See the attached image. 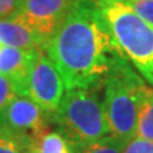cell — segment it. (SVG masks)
<instances>
[{
    "label": "cell",
    "instance_id": "obj_12",
    "mask_svg": "<svg viewBox=\"0 0 153 153\" xmlns=\"http://www.w3.org/2000/svg\"><path fill=\"white\" fill-rule=\"evenodd\" d=\"M37 153H73L69 142L59 131H47L33 140Z\"/></svg>",
    "mask_w": 153,
    "mask_h": 153
},
{
    "label": "cell",
    "instance_id": "obj_7",
    "mask_svg": "<svg viewBox=\"0 0 153 153\" xmlns=\"http://www.w3.org/2000/svg\"><path fill=\"white\" fill-rule=\"evenodd\" d=\"M49 116L28 97L17 96L4 110L0 120L17 133L37 139L49 131Z\"/></svg>",
    "mask_w": 153,
    "mask_h": 153
},
{
    "label": "cell",
    "instance_id": "obj_15",
    "mask_svg": "<svg viewBox=\"0 0 153 153\" xmlns=\"http://www.w3.org/2000/svg\"><path fill=\"white\" fill-rule=\"evenodd\" d=\"M143 21L153 27V0H124Z\"/></svg>",
    "mask_w": 153,
    "mask_h": 153
},
{
    "label": "cell",
    "instance_id": "obj_5",
    "mask_svg": "<svg viewBox=\"0 0 153 153\" xmlns=\"http://www.w3.org/2000/svg\"><path fill=\"white\" fill-rule=\"evenodd\" d=\"M65 84L59 70L45 51H37L33 57L27 82V97L46 114L52 115L65 93Z\"/></svg>",
    "mask_w": 153,
    "mask_h": 153
},
{
    "label": "cell",
    "instance_id": "obj_11",
    "mask_svg": "<svg viewBox=\"0 0 153 153\" xmlns=\"http://www.w3.org/2000/svg\"><path fill=\"white\" fill-rule=\"evenodd\" d=\"M33 139L17 133L0 120V153H21Z\"/></svg>",
    "mask_w": 153,
    "mask_h": 153
},
{
    "label": "cell",
    "instance_id": "obj_3",
    "mask_svg": "<svg viewBox=\"0 0 153 153\" xmlns=\"http://www.w3.org/2000/svg\"><path fill=\"white\" fill-rule=\"evenodd\" d=\"M115 42L144 80L153 85V27L124 0H94Z\"/></svg>",
    "mask_w": 153,
    "mask_h": 153
},
{
    "label": "cell",
    "instance_id": "obj_4",
    "mask_svg": "<svg viewBox=\"0 0 153 153\" xmlns=\"http://www.w3.org/2000/svg\"><path fill=\"white\" fill-rule=\"evenodd\" d=\"M146 83L129 60L117 65L103 83V103L110 131L124 140L135 137L138 110Z\"/></svg>",
    "mask_w": 153,
    "mask_h": 153
},
{
    "label": "cell",
    "instance_id": "obj_6",
    "mask_svg": "<svg viewBox=\"0 0 153 153\" xmlns=\"http://www.w3.org/2000/svg\"><path fill=\"white\" fill-rule=\"evenodd\" d=\"M75 0H19L14 14L38 33L50 38Z\"/></svg>",
    "mask_w": 153,
    "mask_h": 153
},
{
    "label": "cell",
    "instance_id": "obj_1",
    "mask_svg": "<svg viewBox=\"0 0 153 153\" xmlns=\"http://www.w3.org/2000/svg\"><path fill=\"white\" fill-rule=\"evenodd\" d=\"M65 89L101 88L125 60L94 0H75L45 49Z\"/></svg>",
    "mask_w": 153,
    "mask_h": 153
},
{
    "label": "cell",
    "instance_id": "obj_10",
    "mask_svg": "<svg viewBox=\"0 0 153 153\" xmlns=\"http://www.w3.org/2000/svg\"><path fill=\"white\" fill-rule=\"evenodd\" d=\"M135 137L153 142V88L147 85L143 91L138 110Z\"/></svg>",
    "mask_w": 153,
    "mask_h": 153
},
{
    "label": "cell",
    "instance_id": "obj_2",
    "mask_svg": "<svg viewBox=\"0 0 153 153\" xmlns=\"http://www.w3.org/2000/svg\"><path fill=\"white\" fill-rule=\"evenodd\" d=\"M100 88L66 89L51 115L59 133L75 149L111 134Z\"/></svg>",
    "mask_w": 153,
    "mask_h": 153
},
{
    "label": "cell",
    "instance_id": "obj_9",
    "mask_svg": "<svg viewBox=\"0 0 153 153\" xmlns=\"http://www.w3.org/2000/svg\"><path fill=\"white\" fill-rule=\"evenodd\" d=\"M36 52L0 45V75L10 79L23 97H27L28 74Z\"/></svg>",
    "mask_w": 153,
    "mask_h": 153
},
{
    "label": "cell",
    "instance_id": "obj_14",
    "mask_svg": "<svg viewBox=\"0 0 153 153\" xmlns=\"http://www.w3.org/2000/svg\"><path fill=\"white\" fill-rule=\"evenodd\" d=\"M17 96H19V93L12 80L4 75H0V116Z\"/></svg>",
    "mask_w": 153,
    "mask_h": 153
},
{
    "label": "cell",
    "instance_id": "obj_13",
    "mask_svg": "<svg viewBox=\"0 0 153 153\" xmlns=\"http://www.w3.org/2000/svg\"><path fill=\"white\" fill-rule=\"evenodd\" d=\"M125 144L126 140L108 134L88 146L76 149V153H123Z\"/></svg>",
    "mask_w": 153,
    "mask_h": 153
},
{
    "label": "cell",
    "instance_id": "obj_8",
    "mask_svg": "<svg viewBox=\"0 0 153 153\" xmlns=\"http://www.w3.org/2000/svg\"><path fill=\"white\" fill-rule=\"evenodd\" d=\"M49 38L16 16L0 18V45L31 51H45Z\"/></svg>",
    "mask_w": 153,
    "mask_h": 153
},
{
    "label": "cell",
    "instance_id": "obj_18",
    "mask_svg": "<svg viewBox=\"0 0 153 153\" xmlns=\"http://www.w3.org/2000/svg\"><path fill=\"white\" fill-rule=\"evenodd\" d=\"M21 153H37V152H36V149H35V146H33V142H32V143H30V144H28L27 147L23 148Z\"/></svg>",
    "mask_w": 153,
    "mask_h": 153
},
{
    "label": "cell",
    "instance_id": "obj_16",
    "mask_svg": "<svg viewBox=\"0 0 153 153\" xmlns=\"http://www.w3.org/2000/svg\"><path fill=\"white\" fill-rule=\"evenodd\" d=\"M123 153H153V142L133 137L126 142Z\"/></svg>",
    "mask_w": 153,
    "mask_h": 153
},
{
    "label": "cell",
    "instance_id": "obj_17",
    "mask_svg": "<svg viewBox=\"0 0 153 153\" xmlns=\"http://www.w3.org/2000/svg\"><path fill=\"white\" fill-rule=\"evenodd\" d=\"M19 0H0V18L10 17L16 13Z\"/></svg>",
    "mask_w": 153,
    "mask_h": 153
}]
</instances>
